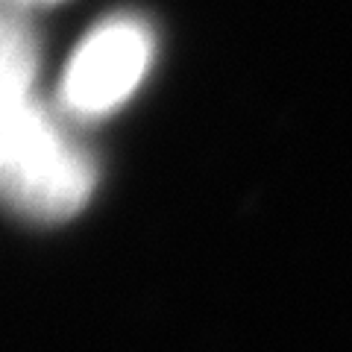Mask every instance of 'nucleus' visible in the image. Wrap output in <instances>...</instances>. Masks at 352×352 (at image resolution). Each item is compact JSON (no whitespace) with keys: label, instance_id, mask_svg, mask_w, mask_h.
Segmentation results:
<instances>
[{"label":"nucleus","instance_id":"nucleus-1","mask_svg":"<svg viewBox=\"0 0 352 352\" xmlns=\"http://www.w3.org/2000/svg\"><path fill=\"white\" fill-rule=\"evenodd\" d=\"M3 185L18 212L36 220H65L91 197L94 168L36 100V38L12 12L3 21Z\"/></svg>","mask_w":352,"mask_h":352},{"label":"nucleus","instance_id":"nucleus-2","mask_svg":"<svg viewBox=\"0 0 352 352\" xmlns=\"http://www.w3.org/2000/svg\"><path fill=\"white\" fill-rule=\"evenodd\" d=\"M153 32L141 18L103 21L80 41L62 74V106L76 118H103L124 106L153 62Z\"/></svg>","mask_w":352,"mask_h":352}]
</instances>
